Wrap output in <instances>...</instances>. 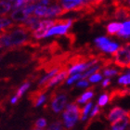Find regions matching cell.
<instances>
[{"label": "cell", "mask_w": 130, "mask_h": 130, "mask_svg": "<svg viewBox=\"0 0 130 130\" xmlns=\"http://www.w3.org/2000/svg\"><path fill=\"white\" fill-rule=\"evenodd\" d=\"M123 27V23L120 22H111L106 26V31L109 35H118V32L121 31Z\"/></svg>", "instance_id": "11"}, {"label": "cell", "mask_w": 130, "mask_h": 130, "mask_svg": "<svg viewBox=\"0 0 130 130\" xmlns=\"http://www.w3.org/2000/svg\"><path fill=\"white\" fill-rule=\"evenodd\" d=\"M11 8H12L11 2H9V1H0V15L5 16Z\"/></svg>", "instance_id": "16"}, {"label": "cell", "mask_w": 130, "mask_h": 130, "mask_svg": "<svg viewBox=\"0 0 130 130\" xmlns=\"http://www.w3.org/2000/svg\"><path fill=\"white\" fill-rule=\"evenodd\" d=\"M126 114H127V111H125V110L122 109L121 107L116 106V107H113V108L110 111L107 118H108V120L110 122L113 123V122H115V121H117L118 119H120V118L125 116Z\"/></svg>", "instance_id": "6"}, {"label": "cell", "mask_w": 130, "mask_h": 130, "mask_svg": "<svg viewBox=\"0 0 130 130\" xmlns=\"http://www.w3.org/2000/svg\"><path fill=\"white\" fill-rule=\"evenodd\" d=\"M130 125V111H127L125 116L111 123V130H125Z\"/></svg>", "instance_id": "5"}, {"label": "cell", "mask_w": 130, "mask_h": 130, "mask_svg": "<svg viewBox=\"0 0 130 130\" xmlns=\"http://www.w3.org/2000/svg\"><path fill=\"white\" fill-rule=\"evenodd\" d=\"M29 87H30V82H25L24 84L22 85V86H21V87H20L19 89L17 90L16 97L18 98V99L22 98V95H23V94L26 92V90H27Z\"/></svg>", "instance_id": "18"}, {"label": "cell", "mask_w": 130, "mask_h": 130, "mask_svg": "<svg viewBox=\"0 0 130 130\" xmlns=\"http://www.w3.org/2000/svg\"><path fill=\"white\" fill-rule=\"evenodd\" d=\"M125 5L128 6V7L130 8V1H125Z\"/></svg>", "instance_id": "34"}, {"label": "cell", "mask_w": 130, "mask_h": 130, "mask_svg": "<svg viewBox=\"0 0 130 130\" xmlns=\"http://www.w3.org/2000/svg\"><path fill=\"white\" fill-rule=\"evenodd\" d=\"M57 4L50 6L49 8H46V12L45 17H58V16H63L66 12L62 8V7H60V4Z\"/></svg>", "instance_id": "7"}, {"label": "cell", "mask_w": 130, "mask_h": 130, "mask_svg": "<svg viewBox=\"0 0 130 130\" xmlns=\"http://www.w3.org/2000/svg\"><path fill=\"white\" fill-rule=\"evenodd\" d=\"M46 120L45 118H39V119H37V121L34 125L35 129H42V128L46 127Z\"/></svg>", "instance_id": "21"}, {"label": "cell", "mask_w": 130, "mask_h": 130, "mask_svg": "<svg viewBox=\"0 0 130 130\" xmlns=\"http://www.w3.org/2000/svg\"><path fill=\"white\" fill-rule=\"evenodd\" d=\"M118 36L125 39L130 38V21H126L123 23V27L119 32H118Z\"/></svg>", "instance_id": "14"}, {"label": "cell", "mask_w": 130, "mask_h": 130, "mask_svg": "<svg viewBox=\"0 0 130 130\" xmlns=\"http://www.w3.org/2000/svg\"><path fill=\"white\" fill-rule=\"evenodd\" d=\"M100 107L99 106H95V108L93 109L92 112H91V117L90 118H95L98 114H100Z\"/></svg>", "instance_id": "29"}, {"label": "cell", "mask_w": 130, "mask_h": 130, "mask_svg": "<svg viewBox=\"0 0 130 130\" xmlns=\"http://www.w3.org/2000/svg\"><path fill=\"white\" fill-rule=\"evenodd\" d=\"M34 130H42V129H34Z\"/></svg>", "instance_id": "36"}, {"label": "cell", "mask_w": 130, "mask_h": 130, "mask_svg": "<svg viewBox=\"0 0 130 130\" xmlns=\"http://www.w3.org/2000/svg\"><path fill=\"white\" fill-rule=\"evenodd\" d=\"M49 99L51 100V110L55 113H60L65 107L67 101V95L63 92L58 94L57 90L55 89L51 92Z\"/></svg>", "instance_id": "3"}, {"label": "cell", "mask_w": 130, "mask_h": 130, "mask_svg": "<svg viewBox=\"0 0 130 130\" xmlns=\"http://www.w3.org/2000/svg\"><path fill=\"white\" fill-rule=\"evenodd\" d=\"M102 67L101 64H96L92 67H90L89 69H87V71H85V73L81 74V78H87V76H91L94 73H97L98 72H100V69Z\"/></svg>", "instance_id": "15"}, {"label": "cell", "mask_w": 130, "mask_h": 130, "mask_svg": "<svg viewBox=\"0 0 130 130\" xmlns=\"http://www.w3.org/2000/svg\"><path fill=\"white\" fill-rule=\"evenodd\" d=\"M82 110L76 102L70 103L66 106L64 112H63V119H64V125L67 129L73 128L78 119L81 118Z\"/></svg>", "instance_id": "1"}, {"label": "cell", "mask_w": 130, "mask_h": 130, "mask_svg": "<svg viewBox=\"0 0 130 130\" xmlns=\"http://www.w3.org/2000/svg\"><path fill=\"white\" fill-rule=\"evenodd\" d=\"M124 47H125V48H126L128 50V51L130 52V42H126V43L125 44Z\"/></svg>", "instance_id": "32"}, {"label": "cell", "mask_w": 130, "mask_h": 130, "mask_svg": "<svg viewBox=\"0 0 130 130\" xmlns=\"http://www.w3.org/2000/svg\"><path fill=\"white\" fill-rule=\"evenodd\" d=\"M55 22L54 20H45V21H41L39 27L35 31H34L32 34V38L35 39H41L46 36V32H48L52 27H54Z\"/></svg>", "instance_id": "4"}, {"label": "cell", "mask_w": 130, "mask_h": 130, "mask_svg": "<svg viewBox=\"0 0 130 130\" xmlns=\"http://www.w3.org/2000/svg\"><path fill=\"white\" fill-rule=\"evenodd\" d=\"M11 24H12L11 21L9 19H8L7 17H3V18L0 19V30L8 27V26H10Z\"/></svg>", "instance_id": "23"}, {"label": "cell", "mask_w": 130, "mask_h": 130, "mask_svg": "<svg viewBox=\"0 0 130 130\" xmlns=\"http://www.w3.org/2000/svg\"><path fill=\"white\" fill-rule=\"evenodd\" d=\"M91 107H92V102H89L87 105L85 106V108L82 110V115H81V118H80L81 121H85V120H87V114H88L89 111L91 110Z\"/></svg>", "instance_id": "20"}, {"label": "cell", "mask_w": 130, "mask_h": 130, "mask_svg": "<svg viewBox=\"0 0 130 130\" xmlns=\"http://www.w3.org/2000/svg\"><path fill=\"white\" fill-rule=\"evenodd\" d=\"M11 19L15 21V22H24L25 20L27 19L28 17L27 15L25 14L24 9L23 8H19V9H16L14 10L10 15Z\"/></svg>", "instance_id": "12"}, {"label": "cell", "mask_w": 130, "mask_h": 130, "mask_svg": "<svg viewBox=\"0 0 130 130\" xmlns=\"http://www.w3.org/2000/svg\"><path fill=\"white\" fill-rule=\"evenodd\" d=\"M46 8H46V6H42L37 4V6H36V8H35L34 12L36 15V17H45L46 12Z\"/></svg>", "instance_id": "17"}, {"label": "cell", "mask_w": 130, "mask_h": 130, "mask_svg": "<svg viewBox=\"0 0 130 130\" xmlns=\"http://www.w3.org/2000/svg\"><path fill=\"white\" fill-rule=\"evenodd\" d=\"M94 88H95V87H90V88H88L87 91H85L80 97L77 98V100H75V102L76 103H87V100H89L90 99H92V98L94 97V91H93Z\"/></svg>", "instance_id": "10"}, {"label": "cell", "mask_w": 130, "mask_h": 130, "mask_svg": "<svg viewBox=\"0 0 130 130\" xmlns=\"http://www.w3.org/2000/svg\"><path fill=\"white\" fill-rule=\"evenodd\" d=\"M94 42H95L98 48H100V49H101V50H103V51H105V49L107 48V46L110 45V43H111V41H110L108 38L105 37V36H100V37L96 38L95 40H94Z\"/></svg>", "instance_id": "13"}, {"label": "cell", "mask_w": 130, "mask_h": 130, "mask_svg": "<svg viewBox=\"0 0 130 130\" xmlns=\"http://www.w3.org/2000/svg\"><path fill=\"white\" fill-rule=\"evenodd\" d=\"M126 73H127L128 74H130V69H128V70H126Z\"/></svg>", "instance_id": "35"}, {"label": "cell", "mask_w": 130, "mask_h": 130, "mask_svg": "<svg viewBox=\"0 0 130 130\" xmlns=\"http://www.w3.org/2000/svg\"><path fill=\"white\" fill-rule=\"evenodd\" d=\"M89 86V82L87 81V80H83V81H80L77 83V87H87Z\"/></svg>", "instance_id": "30"}, {"label": "cell", "mask_w": 130, "mask_h": 130, "mask_svg": "<svg viewBox=\"0 0 130 130\" xmlns=\"http://www.w3.org/2000/svg\"><path fill=\"white\" fill-rule=\"evenodd\" d=\"M80 78H81V73H76V74H73V76H71L70 78L66 80V84L67 85L73 84V82L76 81V80H78V79H80Z\"/></svg>", "instance_id": "26"}, {"label": "cell", "mask_w": 130, "mask_h": 130, "mask_svg": "<svg viewBox=\"0 0 130 130\" xmlns=\"http://www.w3.org/2000/svg\"><path fill=\"white\" fill-rule=\"evenodd\" d=\"M118 84L119 85H124V86H128L130 85V74H125L122 75L118 79Z\"/></svg>", "instance_id": "24"}, {"label": "cell", "mask_w": 130, "mask_h": 130, "mask_svg": "<svg viewBox=\"0 0 130 130\" xmlns=\"http://www.w3.org/2000/svg\"><path fill=\"white\" fill-rule=\"evenodd\" d=\"M18 100H19V99H18V98L15 96V97H13L12 99H11V103H12V104H15V103H17Z\"/></svg>", "instance_id": "33"}, {"label": "cell", "mask_w": 130, "mask_h": 130, "mask_svg": "<svg viewBox=\"0 0 130 130\" xmlns=\"http://www.w3.org/2000/svg\"><path fill=\"white\" fill-rule=\"evenodd\" d=\"M114 57L113 63L121 69H130V52L124 46H121L111 54Z\"/></svg>", "instance_id": "2"}, {"label": "cell", "mask_w": 130, "mask_h": 130, "mask_svg": "<svg viewBox=\"0 0 130 130\" xmlns=\"http://www.w3.org/2000/svg\"><path fill=\"white\" fill-rule=\"evenodd\" d=\"M118 74H121V72L115 70L113 68H106L105 70L103 71V75L106 77H111V76L118 75Z\"/></svg>", "instance_id": "19"}, {"label": "cell", "mask_w": 130, "mask_h": 130, "mask_svg": "<svg viewBox=\"0 0 130 130\" xmlns=\"http://www.w3.org/2000/svg\"><path fill=\"white\" fill-rule=\"evenodd\" d=\"M108 102H109V94H108V91H105V94L100 96V100H99V105L98 106L103 107V106H105Z\"/></svg>", "instance_id": "22"}, {"label": "cell", "mask_w": 130, "mask_h": 130, "mask_svg": "<svg viewBox=\"0 0 130 130\" xmlns=\"http://www.w3.org/2000/svg\"><path fill=\"white\" fill-rule=\"evenodd\" d=\"M46 96H45V95L41 96V97L39 98V99H38L37 100H36V102L35 103L34 107H38V106H40L41 104H42V103L46 101Z\"/></svg>", "instance_id": "28"}, {"label": "cell", "mask_w": 130, "mask_h": 130, "mask_svg": "<svg viewBox=\"0 0 130 130\" xmlns=\"http://www.w3.org/2000/svg\"><path fill=\"white\" fill-rule=\"evenodd\" d=\"M47 90L44 89L43 87H38L37 89L35 90V91H32V92L28 95V100H30L31 102H32V106L35 105V103L36 102V100L41 97V96L45 95V93L46 92Z\"/></svg>", "instance_id": "9"}, {"label": "cell", "mask_w": 130, "mask_h": 130, "mask_svg": "<svg viewBox=\"0 0 130 130\" xmlns=\"http://www.w3.org/2000/svg\"><path fill=\"white\" fill-rule=\"evenodd\" d=\"M71 27L69 26H66V25H57V26H54L52 27L48 32H46V35L45 37H48V36H51V35H66L68 34V30L70 29Z\"/></svg>", "instance_id": "8"}, {"label": "cell", "mask_w": 130, "mask_h": 130, "mask_svg": "<svg viewBox=\"0 0 130 130\" xmlns=\"http://www.w3.org/2000/svg\"><path fill=\"white\" fill-rule=\"evenodd\" d=\"M111 85V80L110 79H105L104 81L102 82V87H106Z\"/></svg>", "instance_id": "31"}, {"label": "cell", "mask_w": 130, "mask_h": 130, "mask_svg": "<svg viewBox=\"0 0 130 130\" xmlns=\"http://www.w3.org/2000/svg\"><path fill=\"white\" fill-rule=\"evenodd\" d=\"M46 130H62V123L60 120L55 121L54 123H52L51 125H50L48 129Z\"/></svg>", "instance_id": "25"}, {"label": "cell", "mask_w": 130, "mask_h": 130, "mask_svg": "<svg viewBox=\"0 0 130 130\" xmlns=\"http://www.w3.org/2000/svg\"><path fill=\"white\" fill-rule=\"evenodd\" d=\"M101 79H102V77L100 73H94L89 77V81L92 82V83H97V82L100 81Z\"/></svg>", "instance_id": "27"}]
</instances>
